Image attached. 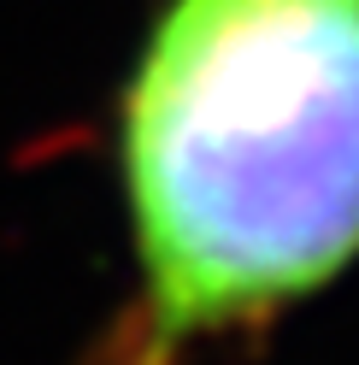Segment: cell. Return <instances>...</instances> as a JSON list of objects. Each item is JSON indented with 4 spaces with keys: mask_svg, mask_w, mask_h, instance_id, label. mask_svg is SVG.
<instances>
[{
    "mask_svg": "<svg viewBox=\"0 0 359 365\" xmlns=\"http://www.w3.org/2000/svg\"><path fill=\"white\" fill-rule=\"evenodd\" d=\"M130 365L254 330L359 259V0H165L118 95Z\"/></svg>",
    "mask_w": 359,
    "mask_h": 365,
    "instance_id": "6da1fadb",
    "label": "cell"
}]
</instances>
